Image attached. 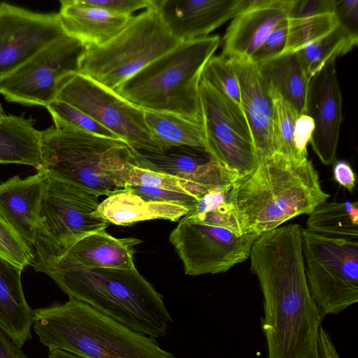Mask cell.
Here are the masks:
<instances>
[{"instance_id": "6da1fadb", "label": "cell", "mask_w": 358, "mask_h": 358, "mask_svg": "<svg viewBox=\"0 0 358 358\" xmlns=\"http://www.w3.org/2000/svg\"><path fill=\"white\" fill-rule=\"evenodd\" d=\"M303 228L289 224L259 235L250 254V270L264 296L262 329L268 358H317L323 319L308 285Z\"/></svg>"}, {"instance_id": "7a4b0ae2", "label": "cell", "mask_w": 358, "mask_h": 358, "mask_svg": "<svg viewBox=\"0 0 358 358\" xmlns=\"http://www.w3.org/2000/svg\"><path fill=\"white\" fill-rule=\"evenodd\" d=\"M44 273L69 298L135 331L155 338L164 337L173 322L162 295L136 268H87L62 258Z\"/></svg>"}, {"instance_id": "3957f363", "label": "cell", "mask_w": 358, "mask_h": 358, "mask_svg": "<svg viewBox=\"0 0 358 358\" xmlns=\"http://www.w3.org/2000/svg\"><path fill=\"white\" fill-rule=\"evenodd\" d=\"M232 196L244 233L260 235L294 217L309 215L330 195L322 189L310 160L275 153L236 180Z\"/></svg>"}, {"instance_id": "277c9868", "label": "cell", "mask_w": 358, "mask_h": 358, "mask_svg": "<svg viewBox=\"0 0 358 358\" xmlns=\"http://www.w3.org/2000/svg\"><path fill=\"white\" fill-rule=\"evenodd\" d=\"M32 327L45 346L81 358H176L155 338L71 298L34 310Z\"/></svg>"}, {"instance_id": "5b68a950", "label": "cell", "mask_w": 358, "mask_h": 358, "mask_svg": "<svg viewBox=\"0 0 358 358\" xmlns=\"http://www.w3.org/2000/svg\"><path fill=\"white\" fill-rule=\"evenodd\" d=\"M220 43L217 35L181 43L114 92L145 111L170 113L202 124L201 75Z\"/></svg>"}, {"instance_id": "8992f818", "label": "cell", "mask_w": 358, "mask_h": 358, "mask_svg": "<svg viewBox=\"0 0 358 358\" xmlns=\"http://www.w3.org/2000/svg\"><path fill=\"white\" fill-rule=\"evenodd\" d=\"M41 133L39 171L99 196L124 189L133 150L126 142L55 127Z\"/></svg>"}, {"instance_id": "52a82bcc", "label": "cell", "mask_w": 358, "mask_h": 358, "mask_svg": "<svg viewBox=\"0 0 358 358\" xmlns=\"http://www.w3.org/2000/svg\"><path fill=\"white\" fill-rule=\"evenodd\" d=\"M99 197L74 184L48 176L32 245V266L36 271L45 273L77 241L106 229L110 223L96 214Z\"/></svg>"}, {"instance_id": "ba28073f", "label": "cell", "mask_w": 358, "mask_h": 358, "mask_svg": "<svg viewBox=\"0 0 358 358\" xmlns=\"http://www.w3.org/2000/svg\"><path fill=\"white\" fill-rule=\"evenodd\" d=\"M181 43L169 31L157 10L148 8L134 16L108 43L85 45L78 73L114 91Z\"/></svg>"}, {"instance_id": "9c48e42d", "label": "cell", "mask_w": 358, "mask_h": 358, "mask_svg": "<svg viewBox=\"0 0 358 358\" xmlns=\"http://www.w3.org/2000/svg\"><path fill=\"white\" fill-rule=\"evenodd\" d=\"M306 275L322 318L358 301V241L302 231Z\"/></svg>"}, {"instance_id": "30bf717a", "label": "cell", "mask_w": 358, "mask_h": 358, "mask_svg": "<svg viewBox=\"0 0 358 358\" xmlns=\"http://www.w3.org/2000/svg\"><path fill=\"white\" fill-rule=\"evenodd\" d=\"M199 97L206 151L239 178L253 172L259 160L241 107L202 79Z\"/></svg>"}, {"instance_id": "8fae6325", "label": "cell", "mask_w": 358, "mask_h": 358, "mask_svg": "<svg viewBox=\"0 0 358 358\" xmlns=\"http://www.w3.org/2000/svg\"><path fill=\"white\" fill-rule=\"evenodd\" d=\"M55 100L80 110L134 150L162 151L145 124L144 110L88 77L78 73L66 77Z\"/></svg>"}, {"instance_id": "7c38bea8", "label": "cell", "mask_w": 358, "mask_h": 358, "mask_svg": "<svg viewBox=\"0 0 358 358\" xmlns=\"http://www.w3.org/2000/svg\"><path fill=\"white\" fill-rule=\"evenodd\" d=\"M85 45L69 35L48 45L0 79V94L10 102L47 107L64 79L78 72Z\"/></svg>"}, {"instance_id": "4fadbf2b", "label": "cell", "mask_w": 358, "mask_h": 358, "mask_svg": "<svg viewBox=\"0 0 358 358\" xmlns=\"http://www.w3.org/2000/svg\"><path fill=\"white\" fill-rule=\"evenodd\" d=\"M259 234L238 235L221 227L180 219L169 234L188 275L226 272L249 258Z\"/></svg>"}, {"instance_id": "5bb4252c", "label": "cell", "mask_w": 358, "mask_h": 358, "mask_svg": "<svg viewBox=\"0 0 358 358\" xmlns=\"http://www.w3.org/2000/svg\"><path fill=\"white\" fill-rule=\"evenodd\" d=\"M66 35L58 13L0 3V79Z\"/></svg>"}, {"instance_id": "9a60e30c", "label": "cell", "mask_w": 358, "mask_h": 358, "mask_svg": "<svg viewBox=\"0 0 358 358\" xmlns=\"http://www.w3.org/2000/svg\"><path fill=\"white\" fill-rule=\"evenodd\" d=\"M131 163L200 185L208 189L234 183L239 177L222 167L203 148L170 147L161 152L132 150Z\"/></svg>"}, {"instance_id": "2e32d148", "label": "cell", "mask_w": 358, "mask_h": 358, "mask_svg": "<svg viewBox=\"0 0 358 358\" xmlns=\"http://www.w3.org/2000/svg\"><path fill=\"white\" fill-rule=\"evenodd\" d=\"M295 0H249L231 20L222 55L251 59L274 29L289 17Z\"/></svg>"}, {"instance_id": "e0dca14e", "label": "cell", "mask_w": 358, "mask_h": 358, "mask_svg": "<svg viewBox=\"0 0 358 358\" xmlns=\"http://www.w3.org/2000/svg\"><path fill=\"white\" fill-rule=\"evenodd\" d=\"M249 0H154L155 7L180 42L209 36L243 9Z\"/></svg>"}, {"instance_id": "ac0fdd59", "label": "cell", "mask_w": 358, "mask_h": 358, "mask_svg": "<svg viewBox=\"0 0 358 358\" xmlns=\"http://www.w3.org/2000/svg\"><path fill=\"white\" fill-rule=\"evenodd\" d=\"M229 59L239 85L241 107L250 127L259 164L275 153L271 92L257 64L250 59Z\"/></svg>"}, {"instance_id": "d6986e66", "label": "cell", "mask_w": 358, "mask_h": 358, "mask_svg": "<svg viewBox=\"0 0 358 358\" xmlns=\"http://www.w3.org/2000/svg\"><path fill=\"white\" fill-rule=\"evenodd\" d=\"M335 62L327 63L317 75L315 103L310 115L315 129L310 143L325 165L335 159L342 122V95Z\"/></svg>"}, {"instance_id": "ffe728a7", "label": "cell", "mask_w": 358, "mask_h": 358, "mask_svg": "<svg viewBox=\"0 0 358 358\" xmlns=\"http://www.w3.org/2000/svg\"><path fill=\"white\" fill-rule=\"evenodd\" d=\"M47 174L17 176L0 183V215L32 251L36 226Z\"/></svg>"}, {"instance_id": "44dd1931", "label": "cell", "mask_w": 358, "mask_h": 358, "mask_svg": "<svg viewBox=\"0 0 358 358\" xmlns=\"http://www.w3.org/2000/svg\"><path fill=\"white\" fill-rule=\"evenodd\" d=\"M58 15L65 32L83 45H102L116 36L132 16L90 6L83 0H61Z\"/></svg>"}, {"instance_id": "7402d4cb", "label": "cell", "mask_w": 358, "mask_h": 358, "mask_svg": "<svg viewBox=\"0 0 358 358\" xmlns=\"http://www.w3.org/2000/svg\"><path fill=\"white\" fill-rule=\"evenodd\" d=\"M141 243L138 238H115L101 230L77 241L62 258L87 268L131 270L136 268L135 246Z\"/></svg>"}, {"instance_id": "603a6c76", "label": "cell", "mask_w": 358, "mask_h": 358, "mask_svg": "<svg viewBox=\"0 0 358 358\" xmlns=\"http://www.w3.org/2000/svg\"><path fill=\"white\" fill-rule=\"evenodd\" d=\"M22 271L0 257V329L20 347L31 338L34 320L22 289Z\"/></svg>"}, {"instance_id": "cb8c5ba5", "label": "cell", "mask_w": 358, "mask_h": 358, "mask_svg": "<svg viewBox=\"0 0 358 358\" xmlns=\"http://www.w3.org/2000/svg\"><path fill=\"white\" fill-rule=\"evenodd\" d=\"M189 210L174 203L146 201L124 189L100 202L96 214L110 224L128 226L156 219L176 222Z\"/></svg>"}, {"instance_id": "d4e9b609", "label": "cell", "mask_w": 358, "mask_h": 358, "mask_svg": "<svg viewBox=\"0 0 358 358\" xmlns=\"http://www.w3.org/2000/svg\"><path fill=\"white\" fill-rule=\"evenodd\" d=\"M257 66L269 87L300 114L310 115L311 79L306 73L296 53L281 55Z\"/></svg>"}, {"instance_id": "484cf974", "label": "cell", "mask_w": 358, "mask_h": 358, "mask_svg": "<svg viewBox=\"0 0 358 358\" xmlns=\"http://www.w3.org/2000/svg\"><path fill=\"white\" fill-rule=\"evenodd\" d=\"M34 122L13 115L0 117V164L28 165L37 171L41 169V133Z\"/></svg>"}, {"instance_id": "4316f807", "label": "cell", "mask_w": 358, "mask_h": 358, "mask_svg": "<svg viewBox=\"0 0 358 358\" xmlns=\"http://www.w3.org/2000/svg\"><path fill=\"white\" fill-rule=\"evenodd\" d=\"M287 21V40L281 55L299 52L338 26L333 12H320L296 0Z\"/></svg>"}, {"instance_id": "83f0119b", "label": "cell", "mask_w": 358, "mask_h": 358, "mask_svg": "<svg viewBox=\"0 0 358 358\" xmlns=\"http://www.w3.org/2000/svg\"><path fill=\"white\" fill-rule=\"evenodd\" d=\"M234 182L207 191L182 217L196 223L224 227L238 235L245 234L233 200Z\"/></svg>"}, {"instance_id": "f1b7e54d", "label": "cell", "mask_w": 358, "mask_h": 358, "mask_svg": "<svg viewBox=\"0 0 358 358\" xmlns=\"http://www.w3.org/2000/svg\"><path fill=\"white\" fill-rule=\"evenodd\" d=\"M145 124L161 150L173 146L205 149L202 124L161 112L145 111Z\"/></svg>"}, {"instance_id": "f546056e", "label": "cell", "mask_w": 358, "mask_h": 358, "mask_svg": "<svg viewBox=\"0 0 358 358\" xmlns=\"http://www.w3.org/2000/svg\"><path fill=\"white\" fill-rule=\"evenodd\" d=\"M307 229L334 238L357 239V202H324L309 215Z\"/></svg>"}, {"instance_id": "4dcf8cb0", "label": "cell", "mask_w": 358, "mask_h": 358, "mask_svg": "<svg viewBox=\"0 0 358 358\" xmlns=\"http://www.w3.org/2000/svg\"><path fill=\"white\" fill-rule=\"evenodd\" d=\"M354 37L339 25L320 39L309 44L296 52L307 76L312 79L325 65L339 56H343L357 45Z\"/></svg>"}, {"instance_id": "1f68e13d", "label": "cell", "mask_w": 358, "mask_h": 358, "mask_svg": "<svg viewBox=\"0 0 358 358\" xmlns=\"http://www.w3.org/2000/svg\"><path fill=\"white\" fill-rule=\"evenodd\" d=\"M273 107V131L275 153L284 157L301 161L296 152L294 143L296 121L301 115L278 92L271 88Z\"/></svg>"}, {"instance_id": "d6a6232c", "label": "cell", "mask_w": 358, "mask_h": 358, "mask_svg": "<svg viewBox=\"0 0 358 358\" xmlns=\"http://www.w3.org/2000/svg\"><path fill=\"white\" fill-rule=\"evenodd\" d=\"M46 108L54 120V127L57 129L122 140L88 115L64 101L55 100Z\"/></svg>"}, {"instance_id": "836d02e7", "label": "cell", "mask_w": 358, "mask_h": 358, "mask_svg": "<svg viewBox=\"0 0 358 358\" xmlns=\"http://www.w3.org/2000/svg\"><path fill=\"white\" fill-rule=\"evenodd\" d=\"M127 185L157 187L199 198L209 189L193 182L131 165L126 178ZM125 186V187H126Z\"/></svg>"}, {"instance_id": "e575fe53", "label": "cell", "mask_w": 358, "mask_h": 358, "mask_svg": "<svg viewBox=\"0 0 358 358\" xmlns=\"http://www.w3.org/2000/svg\"><path fill=\"white\" fill-rule=\"evenodd\" d=\"M201 79L241 106L239 85L229 57L222 54L212 56L203 68Z\"/></svg>"}, {"instance_id": "d590c367", "label": "cell", "mask_w": 358, "mask_h": 358, "mask_svg": "<svg viewBox=\"0 0 358 358\" xmlns=\"http://www.w3.org/2000/svg\"><path fill=\"white\" fill-rule=\"evenodd\" d=\"M0 257L24 270L32 266V251L0 215Z\"/></svg>"}, {"instance_id": "8d00e7d4", "label": "cell", "mask_w": 358, "mask_h": 358, "mask_svg": "<svg viewBox=\"0 0 358 358\" xmlns=\"http://www.w3.org/2000/svg\"><path fill=\"white\" fill-rule=\"evenodd\" d=\"M125 189L134 193L149 201H161L187 207L189 210L199 198L187 194L141 185H127Z\"/></svg>"}, {"instance_id": "74e56055", "label": "cell", "mask_w": 358, "mask_h": 358, "mask_svg": "<svg viewBox=\"0 0 358 358\" xmlns=\"http://www.w3.org/2000/svg\"><path fill=\"white\" fill-rule=\"evenodd\" d=\"M287 27V20L282 22L250 60L255 64H260L280 56L286 43Z\"/></svg>"}, {"instance_id": "f35d334b", "label": "cell", "mask_w": 358, "mask_h": 358, "mask_svg": "<svg viewBox=\"0 0 358 358\" xmlns=\"http://www.w3.org/2000/svg\"><path fill=\"white\" fill-rule=\"evenodd\" d=\"M85 3L113 14L132 16V13L155 7L154 0H83Z\"/></svg>"}, {"instance_id": "ab89813d", "label": "cell", "mask_w": 358, "mask_h": 358, "mask_svg": "<svg viewBox=\"0 0 358 358\" xmlns=\"http://www.w3.org/2000/svg\"><path fill=\"white\" fill-rule=\"evenodd\" d=\"M333 12L338 25L352 36L358 38V1L333 0Z\"/></svg>"}, {"instance_id": "60d3db41", "label": "cell", "mask_w": 358, "mask_h": 358, "mask_svg": "<svg viewBox=\"0 0 358 358\" xmlns=\"http://www.w3.org/2000/svg\"><path fill=\"white\" fill-rule=\"evenodd\" d=\"M315 129L313 118L308 114H301L295 124L294 143L301 160L308 158L307 145L310 142Z\"/></svg>"}, {"instance_id": "b9f144b4", "label": "cell", "mask_w": 358, "mask_h": 358, "mask_svg": "<svg viewBox=\"0 0 358 358\" xmlns=\"http://www.w3.org/2000/svg\"><path fill=\"white\" fill-rule=\"evenodd\" d=\"M333 176L337 183L349 192H353L356 183V175L348 162L337 161L333 168Z\"/></svg>"}, {"instance_id": "7bdbcfd3", "label": "cell", "mask_w": 358, "mask_h": 358, "mask_svg": "<svg viewBox=\"0 0 358 358\" xmlns=\"http://www.w3.org/2000/svg\"><path fill=\"white\" fill-rule=\"evenodd\" d=\"M0 358L29 357L0 329Z\"/></svg>"}, {"instance_id": "ee69618b", "label": "cell", "mask_w": 358, "mask_h": 358, "mask_svg": "<svg viewBox=\"0 0 358 358\" xmlns=\"http://www.w3.org/2000/svg\"><path fill=\"white\" fill-rule=\"evenodd\" d=\"M317 358H341L330 336L322 326L319 331Z\"/></svg>"}, {"instance_id": "f6af8a7d", "label": "cell", "mask_w": 358, "mask_h": 358, "mask_svg": "<svg viewBox=\"0 0 358 358\" xmlns=\"http://www.w3.org/2000/svg\"><path fill=\"white\" fill-rule=\"evenodd\" d=\"M49 358H81L66 351L57 349L48 348Z\"/></svg>"}, {"instance_id": "bcb514c9", "label": "cell", "mask_w": 358, "mask_h": 358, "mask_svg": "<svg viewBox=\"0 0 358 358\" xmlns=\"http://www.w3.org/2000/svg\"><path fill=\"white\" fill-rule=\"evenodd\" d=\"M6 115V114L5 113V112L2 108L1 103H0V117H3Z\"/></svg>"}]
</instances>
